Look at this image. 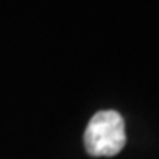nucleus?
<instances>
[{"instance_id":"nucleus-1","label":"nucleus","mask_w":159,"mask_h":159,"mask_svg":"<svg viewBox=\"0 0 159 159\" xmlns=\"http://www.w3.org/2000/svg\"><path fill=\"white\" fill-rule=\"evenodd\" d=\"M87 152L94 157H111L125 145L124 119L113 110L99 111L90 119L83 134Z\"/></svg>"}]
</instances>
